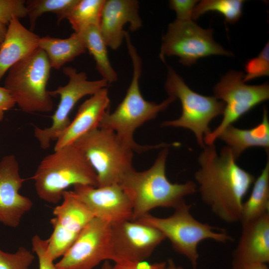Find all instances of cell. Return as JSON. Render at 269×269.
<instances>
[{"instance_id":"1","label":"cell","mask_w":269,"mask_h":269,"mask_svg":"<svg viewBox=\"0 0 269 269\" xmlns=\"http://www.w3.org/2000/svg\"><path fill=\"white\" fill-rule=\"evenodd\" d=\"M198 158L194 174L202 201L222 221H240L243 198L255 178L237 163L228 146L218 153L214 144L205 145Z\"/></svg>"},{"instance_id":"26","label":"cell","mask_w":269,"mask_h":269,"mask_svg":"<svg viewBox=\"0 0 269 269\" xmlns=\"http://www.w3.org/2000/svg\"><path fill=\"white\" fill-rule=\"evenodd\" d=\"M105 0H79L68 15L74 32H80L90 26H99Z\"/></svg>"},{"instance_id":"23","label":"cell","mask_w":269,"mask_h":269,"mask_svg":"<svg viewBox=\"0 0 269 269\" xmlns=\"http://www.w3.org/2000/svg\"><path fill=\"white\" fill-rule=\"evenodd\" d=\"M253 185L248 199L242 205L239 221L241 224L269 212V158Z\"/></svg>"},{"instance_id":"34","label":"cell","mask_w":269,"mask_h":269,"mask_svg":"<svg viewBox=\"0 0 269 269\" xmlns=\"http://www.w3.org/2000/svg\"><path fill=\"white\" fill-rule=\"evenodd\" d=\"M15 103L9 91L0 87V122L3 119L5 111L12 109Z\"/></svg>"},{"instance_id":"11","label":"cell","mask_w":269,"mask_h":269,"mask_svg":"<svg viewBox=\"0 0 269 269\" xmlns=\"http://www.w3.org/2000/svg\"><path fill=\"white\" fill-rule=\"evenodd\" d=\"M63 72L68 78L67 84L58 86L55 90L50 91L52 97L60 96L59 103L51 117V126L44 129L34 127V136L43 149L48 148L51 141L56 140L67 128L71 122L69 114L81 98L94 94L100 89L107 87L109 84L104 79L88 80L85 72H78L75 68L72 67H64Z\"/></svg>"},{"instance_id":"17","label":"cell","mask_w":269,"mask_h":269,"mask_svg":"<svg viewBox=\"0 0 269 269\" xmlns=\"http://www.w3.org/2000/svg\"><path fill=\"white\" fill-rule=\"evenodd\" d=\"M241 225L231 269H246L254 264L269 263V212Z\"/></svg>"},{"instance_id":"6","label":"cell","mask_w":269,"mask_h":269,"mask_svg":"<svg viewBox=\"0 0 269 269\" xmlns=\"http://www.w3.org/2000/svg\"><path fill=\"white\" fill-rule=\"evenodd\" d=\"M51 68L46 54L38 48L8 70L3 87L22 111L52 110V97L46 88Z\"/></svg>"},{"instance_id":"25","label":"cell","mask_w":269,"mask_h":269,"mask_svg":"<svg viewBox=\"0 0 269 269\" xmlns=\"http://www.w3.org/2000/svg\"><path fill=\"white\" fill-rule=\"evenodd\" d=\"M79 0H28L25 5L29 18L30 30L33 31L36 20L45 12L56 14L57 23L67 19Z\"/></svg>"},{"instance_id":"13","label":"cell","mask_w":269,"mask_h":269,"mask_svg":"<svg viewBox=\"0 0 269 269\" xmlns=\"http://www.w3.org/2000/svg\"><path fill=\"white\" fill-rule=\"evenodd\" d=\"M111 223L94 217L55 264L57 269H93L111 260Z\"/></svg>"},{"instance_id":"16","label":"cell","mask_w":269,"mask_h":269,"mask_svg":"<svg viewBox=\"0 0 269 269\" xmlns=\"http://www.w3.org/2000/svg\"><path fill=\"white\" fill-rule=\"evenodd\" d=\"M24 181L15 156L3 157L0 161V216L1 222L6 226L17 227L32 207V201L19 192Z\"/></svg>"},{"instance_id":"27","label":"cell","mask_w":269,"mask_h":269,"mask_svg":"<svg viewBox=\"0 0 269 269\" xmlns=\"http://www.w3.org/2000/svg\"><path fill=\"white\" fill-rule=\"evenodd\" d=\"M244 0H203L194 6L192 20H196L209 11H216L223 16L230 24L236 22L242 14Z\"/></svg>"},{"instance_id":"37","label":"cell","mask_w":269,"mask_h":269,"mask_svg":"<svg viewBox=\"0 0 269 269\" xmlns=\"http://www.w3.org/2000/svg\"><path fill=\"white\" fill-rule=\"evenodd\" d=\"M246 269H269L266 264H256L251 265Z\"/></svg>"},{"instance_id":"7","label":"cell","mask_w":269,"mask_h":269,"mask_svg":"<svg viewBox=\"0 0 269 269\" xmlns=\"http://www.w3.org/2000/svg\"><path fill=\"white\" fill-rule=\"evenodd\" d=\"M85 155L96 173L98 187L119 184L134 169L133 150L113 131L98 128L74 143Z\"/></svg>"},{"instance_id":"36","label":"cell","mask_w":269,"mask_h":269,"mask_svg":"<svg viewBox=\"0 0 269 269\" xmlns=\"http://www.w3.org/2000/svg\"><path fill=\"white\" fill-rule=\"evenodd\" d=\"M165 269H185L184 268L177 266L173 261L169 259L168 260Z\"/></svg>"},{"instance_id":"22","label":"cell","mask_w":269,"mask_h":269,"mask_svg":"<svg viewBox=\"0 0 269 269\" xmlns=\"http://www.w3.org/2000/svg\"><path fill=\"white\" fill-rule=\"evenodd\" d=\"M38 46L46 54L51 67L56 70L86 51L83 40L76 32L64 39L49 36L40 37Z\"/></svg>"},{"instance_id":"14","label":"cell","mask_w":269,"mask_h":269,"mask_svg":"<svg viewBox=\"0 0 269 269\" xmlns=\"http://www.w3.org/2000/svg\"><path fill=\"white\" fill-rule=\"evenodd\" d=\"M62 202L53 211V231L48 240V251L53 261L63 256L88 223L95 217L72 191L65 190Z\"/></svg>"},{"instance_id":"5","label":"cell","mask_w":269,"mask_h":269,"mask_svg":"<svg viewBox=\"0 0 269 269\" xmlns=\"http://www.w3.org/2000/svg\"><path fill=\"white\" fill-rule=\"evenodd\" d=\"M192 205L185 202L174 209L173 213L166 218H160L147 213L136 220L153 227L168 239L173 250L186 257L193 269H196L199 258L198 244L205 240H213L226 243L234 238L224 230L201 222L191 215Z\"/></svg>"},{"instance_id":"8","label":"cell","mask_w":269,"mask_h":269,"mask_svg":"<svg viewBox=\"0 0 269 269\" xmlns=\"http://www.w3.org/2000/svg\"><path fill=\"white\" fill-rule=\"evenodd\" d=\"M164 88L169 96L180 100L182 113L179 118L164 121L161 126L188 129L194 134L199 145L204 147V137L212 131L209 124L213 119L223 115L225 103L214 96H204L193 91L170 66H167Z\"/></svg>"},{"instance_id":"15","label":"cell","mask_w":269,"mask_h":269,"mask_svg":"<svg viewBox=\"0 0 269 269\" xmlns=\"http://www.w3.org/2000/svg\"><path fill=\"white\" fill-rule=\"evenodd\" d=\"M73 187L72 191L95 217L111 224L133 220L132 203L119 184L97 187L79 184Z\"/></svg>"},{"instance_id":"12","label":"cell","mask_w":269,"mask_h":269,"mask_svg":"<svg viewBox=\"0 0 269 269\" xmlns=\"http://www.w3.org/2000/svg\"><path fill=\"white\" fill-rule=\"evenodd\" d=\"M165 239L157 229L136 220L113 224L111 260L116 264L145 261Z\"/></svg>"},{"instance_id":"35","label":"cell","mask_w":269,"mask_h":269,"mask_svg":"<svg viewBox=\"0 0 269 269\" xmlns=\"http://www.w3.org/2000/svg\"><path fill=\"white\" fill-rule=\"evenodd\" d=\"M7 28V27L6 25L0 23V44L2 43L4 38Z\"/></svg>"},{"instance_id":"19","label":"cell","mask_w":269,"mask_h":269,"mask_svg":"<svg viewBox=\"0 0 269 269\" xmlns=\"http://www.w3.org/2000/svg\"><path fill=\"white\" fill-rule=\"evenodd\" d=\"M107 87L102 88L85 100L67 128L56 139L54 150L73 144L77 139L98 128L109 107Z\"/></svg>"},{"instance_id":"33","label":"cell","mask_w":269,"mask_h":269,"mask_svg":"<svg viewBox=\"0 0 269 269\" xmlns=\"http://www.w3.org/2000/svg\"><path fill=\"white\" fill-rule=\"evenodd\" d=\"M165 262L149 264L145 261L137 263L116 264L112 269H165Z\"/></svg>"},{"instance_id":"32","label":"cell","mask_w":269,"mask_h":269,"mask_svg":"<svg viewBox=\"0 0 269 269\" xmlns=\"http://www.w3.org/2000/svg\"><path fill=\"white\" fill-rule=\"evenodd\" d=\"M198 2L195 0H170V8L176 14V19L179 20H192V12L194 6Z\"/></svg>"},{"instance_id":"28","label":"cell","mask_w":269,"mask_h":269,"mask_svg":"<svg viewBox=\"0 0 269 269\" xmlns=\"http://www.w3.org/2000/svg\"><path fill=\"white\" fill-rule=\"evenodd\" d=\"M34 258L32 253L24 247H20L14 253L0 249V269H29Z\"/></svg>"},{"instance_id":"24","label":"cell","mask_w":269,"mask_h":269,"mask_svg":"<svg viewBox=\"0 0 269 269\" xmlns=\"http://www.w3.org/2000/svg\"><path fill=\"white\" fill-rule=\"evenodd\" d=\"M83 40L86 50L95 61L96 68L109 84L118 80V75L109 59L107 46L101 35L99 27L90 26L77 33Z\"/></svg>"},{"instance_id":"21","label":"cell","mask_w":269,"mask_h":269,"mask_svg":"<svg viewBox=\"0 0 269 269\" xmlns=\"http://www.w3.org/2000/svg\"><path fill=\"white\" fill-rule=\"evenodd\" d=\"M220 138L229 147L236 160L247 149L261 147L267 151L269 149V120L268 112L264 108L261 122L249 129H241L230 125L219 135Z\"/></svg>"},{"instance_id":"39","label":"cell","mask_w":269,"mask_h":269,"mask_svg":"<svg viewBox=\"0 0 269 269\" xmlns=\"http://www.w3.org/2000/svg\"><path fill=\"white\" fill-rule=\"evenodd\" d=\"M0 222H1V217H0Z\"/></svg>"},{"instance_id":"38","label":"cell","mask_w":269,"mask_h":269,"mask_svg":"<svg viewBox=\"0 0 269 269\" xmlns=\"http://www.w3.org/2000/svg\"><path fill=\"white\" fill-rule=\"evenodd\" d=\"M112 266L108 260L104 261L101 269H112Z\"/></svg>"},{"instance_id":"30","label":"cell","mask_w":269,"mask_h":269,"mask_svg":"<svg viewBox=\"0 0 269 269\" xmlns=\"http://www.w3.org/2000/svg\"><path fill=\"white\" fill-rule=\"evenodd\" d=\"M25 0H0V23L8 25L13 17L27 16Z\"/></svg>"},{"instance_id":"9","label":"cell","mask_w":269,"mask_h":269,"mask_svg":"<svg viewBox=\"0 0 269 269\" xmlns=\"http://www.w3.org/2000/svg\"><path fill=\"white\" fill-rule=\"evenodd\" d=\"M213 34V29H203L192 20L176 19L162 37L159 57L164 62L165 56H177L180 63L190 66L211 55L233 56L214 41Z\"/></svg>"},{"instance_id":"4","label":"cell","mask_w":269,"mask_h":269,"mask_svg":"<svg viewBox=\"0 0 269 269\" xmlns=\"http://www.w3.org/2000/svg\"><path fill=\"white\" fill-rule=\"evenodd\" d=\"M38 196L57 204L70 186L98 187L96 172L83 152L74 144L67 145L45 156L32 177Z\"/></svg>"},{"instance_id":"29","label":"cell","mask_w":269,"mask_h":269,"mask_svg":"<svg viewBox=\"0 0 269 269\" xmlns=\"http://www.w3.org/2000/svg\"><path fill=\"white\" fill-rule=\"evenodd\" d=\"M243 81H249L269 74V45L268 42L257 57L250 59L246 63Z\"/></svg>"},{"instance_id":"2","label":"cell","mask_w":269,"mask_h":269,"mask_svg":"<svg viewBox=\"0 0 269 269\" xmlns=\"http://www.w3.org/2000/svg\"><path fill=\"white\" fill-rule=\"evenodd\" d=\"M168 147L162 148L152 165L143 171L134 169L127 173L119 184L132 203L133 221L157 208L174 209L185 202L184 198L197 191L193 181L173 183L166 176Z\"/></svg>"},{"instance_id":"3","label":"cell","mask_w":269,"mask_h":269,"mask_svg":"<svg viewBox=\"0 0 269 269\" xmlns=\"http://www.w3.org/2000/svg\"><path fill=\"white\" fill-rule=\"evenodd\" d=\"M132 60L133 76L127 93L116 110L106 113L98 128L114 132L120 140L134 151L141 153L153 148L168 147L171 144L162 143L153 145H142L134 139L135 131L145 122L155 119L166 110L176 99L172 96L157 104L145 100L140 93L139 81L142 72V61L131 40L126 41Z\"/></svg>"},{"instance_id":"31","label":"cell","mask_w":269,"mask_h":269,"mask_svg":"<svg viewBox=\"0 0 269 269\" xmlns=\"http://www.w3.org/2000/svg\"><path fill=\"white\" fill-rule=\"evenodd\" d=\"M31 243L33 252L38 257L39 269H57L48 251L47 239H43L35 235L32 237Z\"/></svg>"},{"instance_id":"20","label":"cell","mask_w":269,"mask_h":269,"mask_svg":"<svg viewBox=\"0 0 269 269\" xmlns=\"http://www.w3.org/2000/svg\"><path fill=\"white\" fill-rule=\"evenodd\" d=\"M39 36L13 17L0 44V80L16 63L38 48Z\"/></svg>"},{"instance_id":"10","label":"cell","mask_w":269,"mask_h":269,"mask_svg":"<svg viewBox=\"0 0 269 269\" xmlns=\"http://www.w3.org/2000/svg\"><path fill=\"white\" fill-rule=\"evenodd\" d=\"M241 71L232 70L214 86V97L225 104L221 123L204 137L205 145L214 144L221 132L256 106L269 98V85H249Z\"/></svg>"},{"instance_id":"18","label":"cell","mask_w":269,"mask_h":269,"mask_svg":"<svg viewBox=\"0 0 269 269\" xmlns=\"http://www.w3.org/2000/svg\"><path fill=\"white\" fill-rule=\"evenodd\" d=\"M138 30L142 25L139 13V2L136 0H105L99 28L107 47L117 50L125 38L124 27Z\"/></svg>"}]
</instances>
